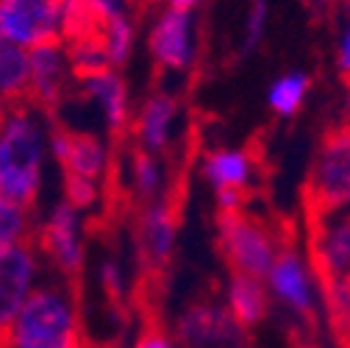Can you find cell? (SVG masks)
Here are the masks:
<instances>
[{
  "mask_svg": "<svg viewBox=\"0 0 350 348\" xmlns=\"http://www.w3.org/2000/svg\"><path fill=\"white\" fill-rule=\"evenodd\" d=\"M45 134L33 114L20 106L0 125V195L31 209L42 187Z\"/></svg>",
  "mask_w": 350,
  "mask_h": 348,
  "instance_id": "1",
  "label": "cell"
},
{
  "mask_svg": "<svg viewBox=\"0 0 350 348\" xmlns=\"http://www.w3.org/2000/svg\"><path fill=\"white\" fill-rule=\"evenodd\" d=\"M6 343L9 348H81L72 295L53 284L33 287L9 329Z\"/></svg>",
  "mask_w": 350,
  "mask_h": 348,
  "instance_id": "2",
  "label": "cell"
},
{
  "mask_svg": "<svg viewBox=\"0 0 350 348\" xmlns=\"http://www.w3.org/2000/svg\"><path fill=\"white\" fill-rule=\"evenodd\" d=\"M217 240H220V251L234 268V273H245L256 279H265L278 253V243L273 232L256 217L245 214L242 209L220 212V217H217Z\"/></svg>",
  "mask_w": 350,
  "mask_h": 348,
  "instance_id": "3",
  "label": "cell"
},
{
  "mask_svg": "<svg viewBox=\"0 0 350 348\" xmlns=\"http://www.w3.org/2000/svg\"><path fill=\"white\" fill-rule=\"evenodd\" d=\"M309 262L320 279H350V203L309 209Z\"/></svg>",
  "mask_w": 350,
  "mask_h": 348,
  "instance_id": "4",
  "label": "cell"
},
{
  "mask_svg": "<svg viewBox=\"0 0 350 348\" xmlns=\"http://www.w3.org/2000/svg\"><path fill=\"white\" fill-rule=\"evenodd\" d=\"M261 282H265L267 293L295 315L312 318L320 307V276L312 268L309 256H303L295 248H278L270 271Z\"/></svg>",
  "mask_w": 350,
  "mask_h": 348,
  "instance_id": "5",
  "label": "cell"
},
{
  "mask_svg": "<svg viewBox=\"0 0 350 348\" xmlns=\"http://www.w3.org/2000/svg\"><path fill=\"white\" fill-rule=\"evenodd\" d=\"M350 203V128L331 132L309 173V209Z\"/></svg>",
  "mask_w": 350,
  "mask_h": 348,
  "instance_id": "6",
  "label": "cell"
},
{
  "mask_svg": "<svg viewBox=\"0 0 350 348\" xmlns=\"http://www.w3.org/2000/svg\"><path fill=\"white\" fill-rule=\"evenodd\" d=\"M64 0H0V34L23 48L62 36Z\"/></svg>",
  "mask_w": 350,
  "mask_h": 348,
  "instance_id": "7",
  "label": "cell"
},
{
  "mask_svg": "<svg viewBox=\"0 0 350 348\" xmlns=\"http://www.w3.org/2000/svg\"><path fill=\"white\" fill-rule=\"evenodd\" d=\"M172 334L184 348H239L245 329L234 321L226 303L200 301L178 315Z\"/></svg>",
  "mask_w": 350,
  "mask_h": 348,
  "instance_id": "8",
  "label": "cell"
},
{
  "mask_svg": "<svg viewBox=\"0 0 350 348\" xmlns=\"http://www.w3.org/2000/svg\"><path fill=\"white\" fill-rule=\"evenodd\" d=\"M36 253L33 240L0 243V345L6 343L9 329L33 290Z\"/></svg>",
  "mask_w": 350,
  "mask_h": 348,
  "instance_id": "9",
  "label": "cell"
},
{
  "mask_svg": "<svg viewBox=\"0 0 350 348\" xmlns=\"http://www.w3.org/2000/svg\"><path fill=\"white\" fill-rule=\"evenodd\" d=\"M39 245L53 265L67 276L75 279L83 268V240H81V209H75L70 201H59L48 221L39 229Z\"/></svg>",
  "mask_w": 350,
  "mask_h": 348,
  "instance_id": "10",
  "label": "cell"
},
{
  "mask_svg": "<svg viewBox=\"0 0 350 348\" xmlns=\"http://www.w3.org/2000/svg\"><path fill=\"white\" fill-rule=\"evenodd\" d=\"M150 56L164 70H187L195 62V34H192V12L164 9L150 28L148 36Z\"/></svg>",
  "mask_w": 350,
  "mask_h": 348,
  "instance_id": "11",
  "label": "cell"
},
{
  "mask_svg": "<svg viewBox=\"0 0 350 348\" xmlns=\"http://www.w3.org/2000/svg\"><path fill=\"white\" fill-rule=\"evenodd\" d=\"M28 95H33L39 109L53 114L67 84V53L59 39L39 42L28 51Z\"/></svg>",
  "mask_w": 350,
  "mask_h": 348,
  "instance_id": "12",
  "label": "cell"
},
{
  "mask_svg": "<svg viewBox=\"0 0 350 348\" xmlns=\"http://www.w3.org/2000/svg\"><path fill=\"white\" fill-rule=\"evenodd\" d=\"M51 148H53V156L59 159V164L64 167V173H70V176L98 182L109 164L106 145L92 134H81V132H70V128L53 125Z\"/></svg>",
  "mask_w": 350,
  "mask_h": 348,
  "instance_id": "13",
  "label": "cell"
},
{
  "mask_svg": "<svg viewBox=\"0 0 350 348\" xmlns=\"http://www.w3.org/2000/svg\"><path fill=\"white\" fill-rule=\"evenodd\" d=\"M175 237H178V223H175L172 206L167 201L150 203L139 221V251L148 268L159 271L170 262L175 251Z\"/></svg>",
  "mask_w": 350,
  "mask_h": 348,
  "instance_id": "14",
  "label": "cell"
},
{
  "mask_svg": "<svg viewBox=\"0 0 350 348\" xmlns=\"http://www.w3.org/2000/svg\"><path fill=\"white\" fill-rule=\"evenodd\" d=\"M81 86L90 101H95L106 117V125L111 134H122L128 125V86L120 78L114 67L98 70V73H86L78 75Z\"/></svg>",
  "mask_w": 350,
  "mask_h": 348,
  "instance_id": "15",
  "label": "cell"
},
{
  "mask_svg": "<svg viewBox=\"0 0 350 348\" xmlns=\"http://www.w3.org/2000/svg\"><path fill=\"white\" fill-rule=\"evenodd\" d=\"M253 156L237 148H220V151H211L203 159V176L214 190H237L245 192L253 182Z\"/></svg>",
  "mask_w": 350,
  "mask_h": 348,
  "instance_id": "16",
  "label": "cell"
},
{
  "mask_svg": "<svg viewBox=\"0 0 350 348\" xmlns=\"http://www.w3.org/2000/svg\"><path fill=\"white\" fill-rule=\"evenodd\" d=\"M267 303H270V293L261 279L245 276V273L231 276L228 290H226V307L242 329H250V326L265 321Z\"/></svg>",
  "mask_w": 350,
  "mask_h": 348,
  "instance_id": "17",
  "label": "cell"
},
{
  "mask_svg": "<svg viewBox=\"0 0 350 348\" xmlns=\"http://www.w3.org/2000/svg\"><path fill=\"white\" fill-rule=\"evenodd\" d=\"M175 117H178V103H175V98L167 92L153 95L142 106L139 120H137V134H139V142L148 153H161L170 145Z\"/></svg>",
  "mask_w": 350,
  "mask_h": 348,
  "instance_id": "18",
  "label": "cell"
},
{
  "mask_svg": "<svg viewBox=\"0 0 350 348\" xmlns=\"http://www.w3.org/2000/svg\"><path fill=\"white\" fill-rule=\"evenodd\" d=\"M28 51L3 39L0 42V98L17 103L28 95Z\"/></svg>",
  "mask_w": 350,
  "mask_h": 348,
  "instance_id": "19",
  "label": "cell"
},
{
  "mask_svg": "<svg viewBox=\"0 0 350 348\" xmlns=\"http://www.w3.org/2000/svg\"><path fill=\"white\" fill-rule=\"evenodd\" d=\"M320 303L328 315L331 332L339 343L350 345V279H320Z\"/></svg>",
  "mask_w": 350,
  "mask_h": 348,
  "instance_id": "20",
  "label": "cell"
},
{
  "mask_svg": "<svg viewBox=\"0 0 350 348\" xmlns=\"http://www.w3.org/2000/svg\"><path fill=\"white\" fill-rule=\"evenodd\" d=\"M306 95H309V75L295 70V73H286V75L273 81L270 92H267V103L275 114L292 117V114L300 112Z\"/></svg>",
  "mask_w": 350,
  "mask_h": 348,
  "instance_id": "21",
  "label": "cell"
},
{
  "mask_svg": "<svg viewBox=\"0 0 350 348\" xmlns=\"http://www.w3.org/2000/svg\"><path fill=\"white\" fill-rule=\"evenodd\" d=\"M100 42H103V53H106V62L109 67H122L134 51V23L128 20V14L122 17H114V20H106L100 25Z\"/></svg>",
  "mask_w": 350,
  "mask_h": 348,
  "instance_id": "22",
  "label": "cell"
},
{
  "mask_svg": "<svg viewBox=\"0 0 350 348\" xmlns=\"http://www.w3.org/2000/svg\"><path fill=\"white\" fill-rule=\"evenodd\" d=\"M25 206L9 201L6 195H0V243H23L33 240L31 237V221H28Z\"/></svg>",
  "mask_w": 350,
  "mask_h": 348,
  "instance_id": "23",
  "label": "cell"
},
{
  "mask_svg": "<svg viewBox=\"0 0 350 348\" xmlns=\"http://www.w3.org/2000/svg\"><path fill=\"white\" fill-rule=\"evenodd\" d=\"M131 182H134V190L142 198H156L161 190V164L156 162L153 153L139 151L134 153V162H131Z\"/></svg>",
  "mask_w": 350,
  "mask_h": 348,
  "instance_id": "24",
  "label": "cell"
},
{
  "mask_svg": "<svg viewBox=\"0 0 350 348\" xmlns=\"http://www.w3.org/2000/svg\"><path fill=\"white\" fill-rule=\"evenodd\" d=\"M267 20H270V6L267 0H253L247 9V20H245V34H242V48L250 53L267 31Z\"/></svg>",
  "mask_w": 350,
  "mask_h": 348,
  "instance_id": "25",
  "label": "cell"
},
{
  "mask_svg": "<svg viewBox=\"0 0 350 348\" xmlns=\"http://www.w3.org/2000/svg\"><path fill=\"white\" fill-rule=\"evenodd\" d=\"M64 192H67L64 201H70L75 209H90L98 198L95 182L81 179V176H70V173H64Z\"/></svg>",
  "mask_w": 350,
  "mask_h": 348,
  "instance_id": "26",
  "label": "cell"
},
{
  "mask_svg": "<svg viewBox=\"0 0 350 348\" xmlns=\"http://www.w3.org/2000/svg\"><path fill=\"white\" fill-rule=\"evenodd\" d=\"M100 284L111 301H120L125 295V273L117 262H111V259L100 265Z\"/></svg>",
  "mask_w": 350,
  "mask_h": 348,
  "instance_id": "27",
  "label": "cell"
},
{
  "mask_svg": "<svg viewBox=\"0 0 350 348\" xmlns=\"http://www.w3.org/2000/svg\"><path fill=\"white\" fill-rule=\"evenodd\" d=\"M83 3L90 6V12L95 14V20L100 25L106 20H114V17L128 14V9H131V0H83Z\"/></svg>",
  "mask_w": 350,
  "mask_h": 348,
  "instance_id": "28",
  "label": "cell"
},
{
  "mask_svg": "<svg viewBox=\"0 0 350 348\" xmlns=\"http://www.w3.org/2000/svg\"><path fill=\"white\" fill-rule=\"evenodd\" d=\"M134 348H178V345H175V340L170 334H164L159 329H148V332L139 334Z\"/></svg>",
  "mask_w": 350,
  "mask_h": 348,
  "instance_id": "29",
  "label": "cell"
},
{
  "mask_svg": "<svg viewBox=\"0 0 350 348\" xmlns=\"http://www.w3.org/2000/svg\"><path fill=\"white\" fill-rule=\"evenodd\" d=\"M336 64H339L342 75H345V78H350V23H347V28H345V34H342V39H339Z\"/></svg>",
  "mask_w": 350,
  "mask_h": 348,
  "instance_id": "30",
  "label": "cell"
},
{
  "mask_svg": "<svg viewBox=\"0 0 350 348\" xmlns=\"http://www.w3.org/2000/svg\"><path fill=\"white\" fill-rule=\"evenodd\" d=\"M203 0H167L170 9H184V12H192L195 6H200Z\"/></svg>",
  "mask_w": 350,
  "mask_h": 348,
  "instance_id": "31",
  "label": "cell"
},
{
  "mask_svg": "<svg viewBox=\"0 0 350 348\" xmlns=\"http://www.w3.org/2000/svg\"><path fill=\"white\" fill-rule=\"evenodd\" d=\"M6 114H9V103L0 98V125H3V120H6Z\"/></svg>",
  "mask_w": 350,
  "mask_h": 348,
  "instance_id": "32",
  "label": "cell"
},
{
  "mask_svg": "<svg viewBox=\"0 0 350 348\" xmlns=\"http://www.w3.org/2000/svg\"><path fill=\"white\" fill-rule=\"evenodd\" d=\"M345 125L350 128V90H347V101H345Z\"/></svg>",
  "mask_w": 350,
  "mask_h": 348,
  "instance_id": "33",
  "label": "cell"
},
{
  "mask_svg": "<svg viewBox=\"0 0 350 348\" xmlns=\"http://www.w3.org/2000/svg\"><path fill=\"white\" fill-rule=\"evenodd\" d=\"M345 3H347V9H350V0H345Z\"/></svg>",
  "mask_w": 350,
  "mask_h": 348,
  "instance_id": "34",
  "label": "cell"
}]
</instances>
